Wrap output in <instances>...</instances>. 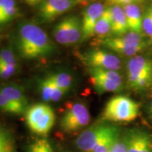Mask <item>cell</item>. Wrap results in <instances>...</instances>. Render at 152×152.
<instances>
[{
	"label": "cell",
	"mask_w": 152,
	"mask_h": 152,
	"mask_svg": "<svg viewBox=\"0 0 152 152\" xmlns=\"http://www.w3.org/2000/svg\"><path fill=\"white\" fill-rule=\"evenodd\" d=\"M111 33V18L109 7L105 9L103 14L99 19L94 28V35L99 38L106 37V36Z\"/></svg>",
	"instance_id": "cell-18"
},
{
	"label": "cell",
	"mask_w": 152,
	"mask_h": 152,
	"mask_svg": "<svg viewBox=\"0 0 152 152\" xmlns=\"http://www.w3.org/2000/svg\"><path fill=\"white\" fill-rule=\"evenodd\" d=\"M28 152H54L50 142L47 139H37L29 146Z\"/></svg>",
	"instance_id": "cell-22"
},
{
	"label": "cell",
	"mask_w": 152,
	"mask_h": 152,
	"mask_svg": "<svg viewBox=\"0 0 152 152\" xmlns=\"http://www.w3.org/2000/svg\"><path fill=\"white\" fill-rule=\"evenodd\" d=\"M81 59L89 68L116 71L121 68V61L118 57L104 49H94L87 51L81 55Z\"/></svg>",
	"instance_id": "cell-9"
},
{
	"label": "cell",
	"mask_w": 152,
	"mask_h": 152,
	"mask_svg": "<svg viewBox=\"0 0 152 152\" xmlns=\"http://www.w3.org/2000/svg\"><path fill=\"white\" fill-rule=\"evenodd\" d=\"M106 1L112 6L122 5L123 7V6L128 4H141L144 2V0H106Z\"/></svg>",
	"instance_id": "cell-28"
},
{
	"label": "cell",
	"mask_w": 152,
	"mask_h": 152,
	"mask_svg": "<svg viewBox=\"0 0 152 152\" xmlns=\"http://www.w3.org/2000/svg\"><path fill=\"white\" fill-rule=\"evenodd\" d=\"M105 7L100 2H95L89 6L83 12L82 28H83V39L82 41L94 35V28L96 24L102 15Z\"/></svg>",
	"instance_id": "cell-13"
},
{
	"label": "cell",
	"mask_w": 152,
	"mask_h": 152,
	"mask_svg": "<svg viewBox=\"0 0 152 152\" xmlns=\"http://www.w3.org/2000/svg\"><path fill=\"white\" fill-rule=\"evenodd\" d=\"M142 31L150 37H152V4L149 5L143 14Z\"/></svg>",
	"instance_id": "cell-24"
},
{
	"label": "cell",
	"mask_w": 152,
	"mask_h": 152,
	"mask_svg": "<svg viewBox=\"0 0 152 152\" xmlns=\"http://www.w3.org/2000/svg\"><path fill=\"white\" fill-rule=\"evenodd\" d=\"M17 71V64L0 66V78L8 79Z\"/></svg>",
	"instance_id": "cell-26"
},
{
	"label": "cell",
	"mask_w": 152,
	"mask_h": 152,
	"mask_svg": "<svg viewBox=\"0 0 152 152\" xmlns=\"http://www.w3.org/2000/svg\"><path fill=\"white\" fill-rule=\"evenodd\" d=\"M120 132L119 127L117 125L100 123L83 131L76 140L75 144L81 151L92 152L94 147L104 139Z\"/></svg>",
	"instance_id": "cell-5"
},
{
	"label": "cell",
	"mask_w": 152,
	"mask_h": 152,
	"mask_svg": "<svg viewBox=\"0 0 152 152\" xmlns=\"http://www.w3.org/2000/svg\"><path fill=\"white\" fill-rule=\"evenodd\" d=\"M90 121V114L83 103H75L66 110L61 120V127L66 132H75L84 128Z\"/></svg>",
	"instance_id": "cell-8"
},
{
	"label": "cell",
	"mask_w": 152,
	"mask_h": 152,
	"mask_svg": "<svg viewBox=\"0 0 152 152\" xmlns=\"http://www.w3.org/2000/svg\"><path fill=\"white\" fill-rule=\"evenodd\" d=\"M73 1H79V0H73Z\"/></svg>",
	"instance_id": "cell-31"
},
{
	"label": "cell",
	"mask_w": 152,
	"mask_h": 152,
	"mask_svg": "<svg viewBox=\"0 0 152 152\" xmlns=\"http://www.w3.org/2000/svg\"><path fill=\"white\" fill-rule=\"evenodd\" d=\"M91 84L98 94L118 92L123 89V79L120 73L113 70L89 68Z\"/></svg>",
	"instance_id": "cell-6"
},
{
	"label": "cell",
	"mask_w": 152,
	"mask_h": 152,
	"mask_svg": "<svg viewBox=\"0 0 152 152\" xmlns=\"http://www.w3.org/2000/svg\"><path fill=\"white\" fill-rule=\"evenodd\" d=\"M53 35L58 43L62 45H74L82 41V21L76 16L64 17L53 30Z\"/></svg>",
	"instance_id": "cell-7"
},
{
	"label": "cell",
	"mask_w": 152,
	"mask_h": 152,
	"mask_svg": "<svg viewBox=\"0 0 152 152\" xmlns=\"http://www.w3.org/2000/svg\"><path fill=\"white\" fill-rule=\"evenodd\" d=\"M97 44L117 54L127 56H136L147 47V42L141 34L133 32L114 37L99 38Z\"/></svg>",
	"instance_id": "cell-3"
},
{
	"label": "cell",
	"mask_w": 152,
	"mask_h": 152,
	"mask_svg": "<svg viewBox=\"0 0 152 152\" xmlns=\"http://www.w3.org/2000/svg\"><path fill=\"white\" fill-rule=\"evenodd\" d=\"M75 3L73 0H43L39 9V16L45 21H52L71 9Z\"/></svg>",
	"instance_id": "cell-12"
},
{
	"label": "cell",
	"mask_w": 152,
	"mask_h": 152,
	"mask_svg": "<svg viewBox=\"0 0 152 152\" xmlns=\"http://www.w3.org/2000/svg\"><path fill=\"white\" fill-rule=\"evenodd\" d=\"M0 111L4 113L16 114V115L20 114L16 106L1 92H0Z\"/></svg>",
	"instance_id": "cell-23"
},
{
	"label": "cell",
	"mask_w": 152,
	"mask_h": 152,
	"mask_svg": "<svg viewBox=\"0 0 152 152\" xmlns=\"http://www.w3.org/2000/svg\"><path fill=\"white\" fill-rule=\"evenodd\" d=\"M143 76H152V61L141 55L132 56L127 64V81L130 88L133 90Z\"/></svg>",
	"instance_id": "cell-11"
},
{
	"label": "cell",
	"mask_w": 152,
	"mask_h": 152,
	"mask_svg": "<svg viewBox=\"0 0 152 152\" xmlns=\"http://www.w3.org/2000/svg\"><path fill=\"white\" fill-rule=\"evenodd\" d=\"M123 137L127 152H152V135L144 129H130Z\"/></svg>",
	"instance_id": "cell-10"
},
{
	"label": "cell",
	"mask_w": 152,
	"mask_h": 152,
	"mask_svg": "<svg viewBox=\"0 0 152 152\" xmlns=\"http://www.w3.org/2000/svg\"><path fill=\"white\" fill-rule=\"evenodd\" d=\"M39 90L42 98L45 102H58L66 94L47 77L39 83Z\"/></svg>",
	"instance_id": "cell-17"
},
{
	"label": "cell",
	"mask_w": 152,
	"mask_h": 152,
	"mask_svg": "<svg viewBox=\"0 0 152 152\" xmlns=\"http://www.w3.org/2000/svg\"><path fill=\"white\" fill-rule=\"evenodd\" d=\"M42 1V0H25L26 3H28L30 5H35L36 4Z\"/></svg>",
	"instance_id": "cell-29"
},
{
	"label": "cell",
	"mask_w": 152,
	"mask_h": 152,
	"mask_svg": "<svg viewBox=\"0 0 152 152\" xmlns=\"http://www.w3.org/2000/svg\"><path fill=\"white\" fill-rule=\"evenodd\" d=\"M47 78L66 93L70 90L73 84L72 76L67 73H54L49 75Z\"/></svg>",
	"instance_id": "cell-20"
},
{
	"label": "cell",
	"mask_w": 152,
	"mask_h": 152,
	"mask_svg": "<svg viewBox=\"0 0 152 152\" xmlns=\"http://www.w3.org/2000/svg\"><path fill=\"white\" fill-rule=\"evenodd\" d=\"M109 9L111 18V33L115 36H122L128 33L129 28L123 7L113 5Z\"/></svg>",
	"instance_id": "cell-15"
},
{
	"label": "cell",
	"mask_w": 152,
	"mask_h": 152,
	"mask_svg": "<svg viewBox=\"0 0 152 152\" xmlns=\"http://www.w3.org/2000/svg\"><path fill=\"white\" fill-rule=\"evenodd\" d=\"M17 64L16 56L10 49H4L0 52V66Z\"/></svg>",
	"instance_id": "cell-25"
},
{
	"label": "cell",
	"mask_w": 152,
	"mask_h": 152,
	"mask_svg": "<svg viewBox=\"0 0 152 152\" xmlns=\"http://www.w3.org/2000/svg\"><path fill=\"white\" fill-rule=\"evenodd\" d=\"M26 121L32 132L45 135L54 126L55 114L52 108L47 104H36L26 111Z\"/></svg>",
	"instance_id": "cell-4"
},
{
	"label": "cell",
	"mask_w": 152,
	"mask_h": 152,
	"mask_svg": "<svg viewBox=\"0 0 152 152\" xmlns=\"http://www.w3.org/2000/svg\"><path fill=\"white\" fill-rule=\"evenodd\" d=\"M0 152H17L14 137L1 125H0Z\"/></svg>",
	"instance_id": "cell-21"
},
{
	"label": "cell",
	"mask_w": 152,
	"mask_h": 152,
	"mask_svg": "<svg viewBox=\"0 0 152 152\" xmlns=\"http://www.w3.org/2000/svg\"><path fill=\"white\" fill-rule=\"evenodd\" d=\"M18 14L15 0H0V24L10 21Z\"/></svg>",
	"instance_id": "cell-19"
},
{
	"label": "cell",
	"mask_w": 152,
	"mask_h": 152,
	"mask_svg": "<svg viewBox=\"0 0 152 152\" xmlns=\"http://www.w3.org/2000/svg\"><path fill=\"white\" fill-rule=\"evenodd\" d=\"M0 92L16 106L20 114L24 113L28 109V100L24 91L17 85H4L0 86Z\"/></svg>",
	"instance_id": "cell-14"
},
{
	"label": "cell",
	"mask_w": 152,
	"mask_h": 152,
	"mask_svg": "<svg viewBox=\"0 0 152 152\" xmlns=\"http://www.w3.org/2000/svg\"><path fill=\"white\" fill-rule=\"evenodd\" d=\"M126 17L129 30L133 33H142V19L143 14L137 4H128L123 7Z\"/></svg>",
	"instance_id": "cell-16"
},
{
	"label": "cell",
	"mask_w": 152,
	"mask_h": 152,
	"mask_svg": "<svg viewBox=\"0 0 152 152\" xmlns=\"http://www.w3.org/2000/svg\"><path fill=\"white\" fill-rule=\"evenodd\" d=\"M149 113H150V115H151V119H152V100L151 101V102H150L149 104Z\"/></svg>",
	"instance_id": "cell-30"
},
{
	"label": "cell",
	"mask_w": 152,
	"mask_h": 152,
	"mask_svg": "<svg viewBox=\"0 0 152 152\" xmlns=\"http://www.w3.org/2000/svg\"><path fill=\"white\" fill-rule=\"evenodd\" d=\"M139 104L132 99L118 95L110 99L104 108L102 119L112 122H130L137 118Z\"/></svg>",
	"instance_id": "cell-2"
},
{
	"label": "cell",
	"mask_w": 152,
	"mask_h": 152,
	"mask_svg": "<svg viewBox=\"0 0 152 152\" xmlns=\"http://www.w3.org/2000/svg\"><path fill=\"white\" fill-rule=\"evenodd\" d=\"M17 46L21 56L27 59L49 56L55 48L45 30L33 23H24L19 26Z\"/></svg>",
	"instance_id": "cell-1"
},
{
	"label": "cell",
	"mask_w": 152,
	"mask_h": 152,
	"mask_svg": "<svg viewBox=\"0 0 152 152\" xmlns=\"http://www.w3.org/2000/svg\"><path fill=\"white\" fill-rule=\"evenodd\" d=\"M109 152H127V147L124 139L119 137L112 144Z\"/></svg>",
	"instance_id": "cell-27"
}]
</instances>
